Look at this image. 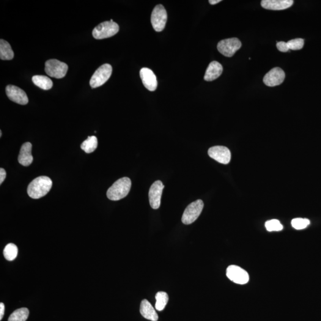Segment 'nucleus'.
<instances>
[{
  "mask_svg": "<svg viewBox=\"0 0 321 321\" xmlns=\"http://www.w3.org/2000/svg\"><path fill=\"white\" fill-rule=\"evenodd\" d=\"M53 182L50 178L40 176L35 178L27 187V194L32 199H38L46 195L51 190Z\"/></svg>",
  "mask_w": 321,
  "mask_h": 321,
  "instance_id": "1",
  "label": "nucleus"
},
{
  "mask_svg": "<svg viewBox=\"0 0 321 321\" xmlns=\"http://www.w3.org/2000/svg\"><path fill=\"white\" fill-rule=\"evenodd\" d=\"M131 182L129 178L123 177L116 181L107 192V196L111 201H119L128 195L130 191Z\"/></svg>",
  "mask_w": 321,
  "mask_h": 321,
  "instance_id": "2",
  "label": "nucleus"
},
{
  "mask_svg": "<svg viewBox=\"0 0 321 321\" xmlns=\"http://www.w3.org/2000/svg\"><path fill=\"white\" fill-rule=\"evenodd\" d=\"M119 31V26L114 21H106L98 24L92 31V35L95 39L103 40L110 38Z\"/></svg>",
  "mask_w": 321,
  "mask_h": 321,
  "instance_id": "3",
  "label": "nucleus"
},
{
  "mask_svg": "<svg viewBox=\"0 0 321 321\" xmlns=\"http://www.w3.org/2000/svg\"><path fill=\"white\" fill-rule=\"evenodd\" d=\"M45 71L52 78L62 79L66 75L68 65L56 59L48 60L45 62Z\"/></svg>",
  "mask_w": 321,
  "mask_h": 321,
  "instance_id": "4",
  "label": "nucleus"
},
{
  "mask_svg": "<svg viewBox=\"0 0 321 321\" xmlns=\"http://www.w3.org/2000/svg\"><path fill=\"white\" fill-rule=\"evenodd\" d=\"M112 68L110 64H104L98 68L93 74L90 80V86L92 88H97L102 86L108 81L112 74Z\"/></svg>",
  "mask_w": 321,
  "mask_h": 321,
  "instance_id": "5",
  "label": "nucleus"
},
{
  "mask_svg": "<svg viewBox=\"0 0 321 321\" xmlns=\"http://www.w3.org/2000/svg\"><path fill=\"white\" fill-rule=\"evenodd\" d=\"M204 206V202L201 199L191 203L184 211L182 218V223L186 225L194 223L201 215Z\"/></svg>",
  "mask_w": 321,
  "mask_h": 321,
  "instance_id": "6",
  "label": "nucleus"
},
{
  "mask_svg": "<svg viewBox=\"0 0 321 321\" xmlns=\"http://www.w3.org/2000/svg\"><path fill=\"white\" fill-rule=\"evenodd\" d=\"M167 21V13L163 5H156L153 9L151 15V21L153 28L156 32L163 31L165 28Z\"/></svg>",
  "mask_w": 321,
  "mask_h": 321,
  "instance_id": "7",
  "label": "nucleus"
},
{
  "mask_svg": "<svg viewBox=\"0 0 321 321\" xmlns=\"http://www.w3.org/2000/svg\"><path fill=\"white\" fill-rule=\"evenodd\" d=\"M241 43L237 38H229L219 41L218 50L223 56L231 57L241 48Z\"/></svg>",
  "mask_w": 321,
  "mask_h": 321,
  "instance_id": "8",
  "label": "nucleus"
},
{
  "mask_svg": "<svg viewBox=\"0 0 321 321\" xmlns=\"http://www.w3.org/2000/svg\"><path fill=\"white\" fill-rule=\"evenodd\" d=\"M226 275L230 280L238 284H245L249 280L248 273L237 265H230L227 268Z\"/></svg>",
  "mask_w": 321,
  "mask_h": 321,
  "instance_id": "9",
  "label": "nucleus"
},
{
  "mask_svg": "<svg viewBox=\"0 0 321 321\" xmlns=\"http://www.w3.org/2000/svg\"><path fill=\"white\" fill-rule=\"evenodd\" d=\"M164 188L163 182L160 180L156 181L150 186L149 191V200L150 207L156 210L160 208L162 193Z\"/></svg>",
  "mask_w": 321,
  "mask_h": 321,
  "instance_id": "10",
  "label": "nucleus"
},
{
  "mask_svg": "<svg viewBox=\"0 0 321 321\" xmlns=\"http://www.w3.org/2000/svg\"><path fill=\"white\" fill-rule=\"evenodd\" d=\"M208 155L218 163L228 164L231 160V152L227 147L215 146L211 147L208 150Z\"/></svg>",
  "mask_w": 321,
  "mask_h": 321,
  "instance_id": "11",
  "label": "nucleus"
},
{
  "mask_svg": "<svg viewBox=\"0 0 321 321\" xmlns=\"http://www.w3.org/2000/svg\"><path fill=\"white\" fill-rule=\"evenodd\" d=\"M285 78L284 71L279 67L271 69L263 78V83L267 86L274 87L281 85Z\"/></svg>",
  "mask_w": 321,
  "mask_h": 321,
  "instance_id": "12",
  "label": "nucleus"
},
{
  "mask_svg": "<svg viewBox=\"0 0 321 321\" xmlns=\"http://www.w3.org/2000/svg\"><path fill=\"white\" fill-rule=\"evenodd\" d=\"M6 95L11 101L21 105H26L29 102L26 92L19 87L8 85L5 89Z\"/></svg>",
  "mask_w": 321,
  "mask_h": 321,
  "instance_id": "13",
  "label": "nucleus"
},
{
  "mask_svg": "<svg viewBox=\"0 0 321 321\" xmlns=\"http://www.w3.org/2000/svg\"><path fill=\"white\" fill-rule=\"evenodd\" d=\"M140 76L144 86L150 91H155L158 86V82L152 70L146 67L142 68L140 71Z\"/></svg>",
  "mask_w": 321,
  "mask_h": 321,
  "instance_id": "14",
  "label": "nucleus"
},
{
  "mask_svg": "<svg viewBox=\"0 0 321 321\" xmlns=\"http://www.w3.org/2000/svg\"><path fill=\"white\" fill-rule=\"evenodd\" d=\"M293 2V0H262L261 5L267 10H282L292 6Z\"/></svg>",
  "mask_w": 321,
  "mask_h": 321,
  "instance_id": "15",
  "label": "nucleus"
},
{
  "mask_svg": "<svg viewBox=\"0 0 321 321\" xmlns=\"http://www.w3.org/2000/svg\"><path fill=\"white\" fill-rule=\"evenodd\" d=\"M32 145L30 142L24 143L21 146L18 156V161L21 165L27 167L32 163L34 158L32 155Z\"/></svg>",
  "mask_w": 321,
  "mask_h": 321,
  "instance_id": "16",
  "label": "nucleus"
},
{
  "mask_svg": "<svg viewBox=\"0 0 321 321\" xmlns=\"http://www.w3.org/2000/svg\"><path fill=\"white\" fill-rule=\"evenodd\" d=\"M223 68L220 63L214 61L211 62L206 70L205 81L211 82L219 78L223 73Z\"/></svg>",
  "mask_w": 321,
  "mask_h": 321,
  "instance_id": "17",
  "label": "nucleus"
},
{
  "mask_svg": "<svg viewBox=\"0 0 321 321\" xmlns=\"http://www.w3.org/2000/svg\"><path fill=\"white\" fill-rule=\"evenodd\" d=\"M140 312L143 317L146 319L152 321H157L158 320V315L153 308L152 304L149 302L147 299H144L142 301L141 306H140Z\"/></svg>",
  "mask_w": 321,
  "mask_h": 321,
  "instance_id": "18",
  "label": "nucleus"
},
{
  "mask_svg": "<svg viewBox=\"0 0 321 321\" xmlns=\"http://www.w3.org/2000/svg\"><path fill=\"white\" fill-rule=\"evenodd\" d=\"M32 80L36 86L43 90H49L53 87V81L47 76L36 75L32 77Z\"/></svg>",
  "mask_w": 321,
  "mask_h": 321,
  "instance_id": "19",
  "label": "nucleus"
},
{
  "mask_svg": "<svg viewBox=\"0 0 321 321\" xmlns=\"http://www.w3.org/2000/svg\"><path fill=\"white\" fill-rule=\"evenodd\" d=\"M14 58V52L10 43L4 40H0V59L11 60Z\"/></svg>",
  "mask_w": 321,
  "mask_h": 321,
  "instance_id": "20",
  "label": "nucleus"
},
{
  "mask_svg": "<svg viewBox=\"0 0 321 321\" xmlns=\"http://www.w3.org/2000/svg\"><path fill=\"white\" fill-rule=\"evenodd\" d=\"M98 147V139L94 136H88L81 144V149L86 153H90L94 151Z\"/></svg>",
  "mask_w": 321,
  "mask_h": 321,
  "instance_id": "21",
  "label": "nucleus"
},
{
  "mask_svg": "<svg viewBox=\"0 0 321 321\" xmlns=\"http://www.w3.org/2000/svg\"><path fill=\"white\" fill-rule=\"evenodd\" d=\"M29 314V311L27 308L18 309L11 314L8 321H26Z\"/></svg>",
  "mask_w": 321,
  "mask_h": 321,
  "instance_id": "22",
  "label": "nucleus"
},
{
  "mask_svg": "<svg viewBox=\"0 0 321 321\" xmlns=\"http://www.w3.org/2000/svg\"><path fill=\"white\" fill-rule=\"evenodd\" d=\"M155 309L158 311H163L166 308L167 303H168V295L167 293L164 292H158L155 296Z\"/></svg>",
  "mask_w": 321,
  "mask_h": 321,
  "instance_id": "23",
  "label": "nucleus"
},
{
  "mask_svg": "<svg viewBox=\"0 0 321 321\" xmlns=\"http://www.w3.org/2000/svg\"><path fill=\"white\" fill-rule=\"evenodd\" d=\"M3 254L5 258L9 260V261H12V260H15L18 254L17 246L13 243L8 244L5 247Z\"/></svg>",
  "mask_w": 321,
  "mask_h": 321,
  "instance_id": "24",
  "label": "nucleus"
},
{
  "mask_svg": "<svg viewBox=\"0 0 321 321\" xmlns=\"http://www.w3.org/2000/svg\"><path fill=\"white\" fill-rule=\"evenodd\" d=\"M265 227L268 232H279L283 229V226L277 219H271L266 222Z\"/></svg>",
  "mask_w": 321,
  "mask_h": 321,
  "instance_id": "25",
  "label": "nucleus"
},
{
  "mask_svg": "<svg viewBox=\"0 0 321 321\" xmlns=\"http://www.w3.org/2000/svg\"><path fill=\"white\" fill-rule=\"evenodd\" d=\"M310 224L308 219L298 218L293 219L292 221V226L296 230H303L306 229Z\"/></svg>",
  "mask_w": 321,
  "mask_h": 321,
  "instance_id": "26",
  "label": "nucleus"
},
{
  "mask_svg": "<svg viewBox=\"0 0 321 321\" xmlns=\"http://www.w3.org/2000/svg\"><path fill=\"white\" fill-rule=\"evenodd\" d=\"M287 45L291 50H299L303 47L304 40L301 38L290 40L288 41Z\"/></svg>",
  "mask_w": 321,
  "mask_h": 321,
  "instance_id": "27",
  "label": "nucleus"
},
{
  "mask_svg": "<svg viewBox=\"0 0 321 321\" xmlns=\"http://www.w3.org/2000/svg\"><path fill=\"white\" fill-rule=\"evenodd\" d=\"M277 47L278 50L281 52H287L290 50L289 46H288L287 43L284 42V41H280L277 43Z\"/></svg>",
  "mask_w": 321,
  "mask_h": 321,
  "instance_id": "28",
  "label": "nucleus"
},
{
  "mask_svg": "<svg viewBox=\"0 0 321 321\" xmlns=\"http://www.w3.org/2000/svg\"><path fill=\"white\" fill-rule=\"evenodd\" d=\"M5 177H6V172L3 169H0V185H1L4 182Z\"/></svg>",
  "mask_w": 321,
  "mask_h": 321,
  "instance_id": "29",
  "label": "nucleus"
},
{
  "mask_svg": "<svg viewBox=\"0 0 321 321\" xmlns=\"http://www.w3.org/2000/svg\"><path fill=\"white\" fill-rule=\"evenodd\" d=\"M5 311V306L4 303H0V320H2L4 317Z\"/></svg>",
  "mask_w": 321,
  "mask_h": 321,
  "instance_id": "30",
  "label": "nucleus"
},
{
  "mask_svg": "<svg viewBox=\"0 0 321 321\" xmlns=\"http://www.w3.org/2000/svg\"><path fill=\"white\" fill-rule=\"evenodd\" d=\"M221 1V0H210L209 2L211 4L215 5L219 3V2H220Z\"/></svg>",
  "mask_w": 321,
  "mask_h": 321,
  "instance_id": "31",
  "label": "nucleus"
},
{
  "mask_svg": "<svg viewBox=\"0 0 321 321\" xmlns=\"http://www.w3.org/2000/svg\"><path fill=\"white\" fill-rule=\"evenodd\" d=\"M1 136H2V131L1 130V131H0V137H1Z\"/></svg>",
  "mask_w": 321,
  "mask_h": 321,
  "instance_id": "32",
  "label": "nucleus"
},
{
  "mask_svg": "<svg viewBox=\"0 0 321 321\" xmlns=\"http://www.w3.org/2000/svg\"><path fill=\"white\" fill-rule=\"evenodd\" d=\"M110 21H113V20H112V19H111Z\"/></svg>",
  "mask_w": 321,
  "mask_h": 321,
  "instance_id": "33",
  "label": "nucleus"
}]
</instances>
